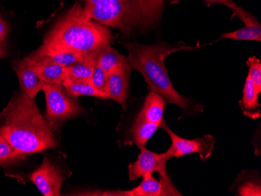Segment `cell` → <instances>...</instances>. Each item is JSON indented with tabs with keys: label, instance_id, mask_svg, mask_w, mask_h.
Segmentation results:
<instances>
[{
	"label": "cell",
	"instance_id": "obj_1",
	"mask_svg": "<svg viewBox=\"0 0 261 196\" xmlns=\"http://www.w3.org/2000/svg\"><path fill=\"white\" fill-rule=\"evenodd\" d=\"M0 137L27 155L57 146L49 123L33 99L21 91L14 93L0 114Z\"/></svg>",
	"mask_w": 261,
	"mask_h": 196
},
{
	"label": "cell",
	"instance_id": "obj_2",
	"mask_svg": "<svg viewBox=\"0 0 261 196\" xmlns=\"http://www.w3.org/2000/svg\"><path fill=\"white\" fill-rule=\"evenodd\" d=\"M124 45L128 51L127 59L129 66L142 74L151 91L161 95L168 103L179 106L184 112L201 109L175 90L164 64L166 58L171 54L181 50H193L196 48L188 46L181 42L156 45L132 42L124 43Z\"/></svg>",
	"mask_w": 261,
	"mask_h": 196
},
{
	"label": "cell",
	"instance_id": "obj_3",
	"mask_svg": "<svg viewBox=\"0 0 261 196\" xmlns=\"http://www.w3.org/2000/svg\"><path fill=\"white\" fill-rule=\"evenodd\" d=\"M113 39L109 27L89 18L84 7L75 4L47 34L43 45L50 49L86 55L111 45Z\"/></svg>",
	"mask_w": 261,
	"mask_h": 196
},
{
	"label": "cell",
	"instance_id": "obj_4",
	"mask_svg": "<svg viewBox=\"0 0 261 196\" xmlns=\"http://www.w3.org/2000/svg\"><path fill=\"white\" fill-rule=\"evenodd\" d=\"M164 0H102L84 12L89 18L107 27L133 33L136 29L145 32L161 20Z\"/></svg>",
	"mask_w": 261,
	"mask_h": 196
},
{
	"label": "cell",
	"instance_id": "obj_5",
	"mask_svg": "<svg viewBox=\"0 0 261 196\" xmlns=\"http://www.w3.org/2000/svg\"><path fill=\"white\" fill-rule=\"evenodd\" d=\"M42 91L46 99L45 118L52 130H57L64 121L83 112V108L62 85L45 84Z\"/></svg>",
	"mask_w": 261,
	"mask_h": 196
},
{
	"label": "cell",
	"instance_id": "obj_6",
	"mask_svg": "<svg viewBox=\"0 0 261 196\" xmlns=\"http://www.w3.org/2000/svg\"><path fill=\"white\" fill-rule=\"evenodd\" d=\"M140 154L137 160L128 166L129 179L130 181L138 179L146 174L158 173L161 177V182L164 188V195H181L176 190L166 171V163L171 156L167 152L164 153H155L149 151L145 146H139Z\"/></svg>",
	"mask_w": 261,
	"mask_h": 196
},
{
	"label": "cell",
	"instance_id": "obj_7",
	"mask_svg": "<svg viewBox=\"0 0 261 196\" xmlns=\"http://www.w3.org/2000/svg\"><path fill=\"white\" fill-rule=\"evenodd\" d=\"M160 128H163L171 137V146L167 153L171 157L179 158L186 155L197 153L202 160L206 161L212 155L215 144L214 136L207 134L193 140L186 139L173 132L164 120H163Z\"/></svg>",
	"mask_w": 261,
	"mask_h": 196
},
{
	"label": "cell",
	"instance_id": "obj_8",
	"mask_svg": "<svg viewBox=\"0 0 261 196\" xmlns=\"http://www.w3.org/2000/svg\"><path fill=\"white\" fill-rule=\"evenodd\" d=\"M65 177L47 157L42 164L30 175V180L45 196L61 195Z\"/></svg>",
	"mask_w": 261,
	"mask_h": 196
},
{
	"label": "cell",
	"instance_id": "obj_9",
	"mask_svg": "<svg viewBox=\"0 0 261 196\" xmlns=\"http://www.w3.org/2000/svg\"><path fill=\"white\" fill-rule=\"evenodd\" d=\"M11 67L18 77L20 91L31 99H35L36 95L42 90L45 83L35 71L33 63L29 55L23 59L13 61Z\"/></svg>",
	"mask_w": 261,
	"mask_h": 196
},
{
	"label": "cell",
	"instance_id": "obj_10",
	"mask_svg": "<svg viewBox=\"0 0 261 196\" xmlns=\"http://www.w3.org/2000/svg\"><path fill=\"white\" fill-rule=\"evenodd\" d=\"M130 71L132 68L127 62V64L114 69L108 74L107 96L121 104L124 110H126L127 106Z\"/></svg>",
	"mask_w": 261,
	"mask_h": 196
},
{
	"label": "cell",
	"instance_id": "obj_11",
	"mask_svg": "<svg viewBox=\"0 0 261 196\" xmlns=\"http://www.w3.org/2000/svg\"><path fill=\"white\" fill-rule=\"evenodd\" d=\"M35 71L45 84L63 85L67 75V67L54 62L47 57L34 52L29 55Z\"/></svg>",
	"mask_w": 261,
	"mask_h": 196
},
{
	"label": "cell",
	"instance_id": "obj_12",
	"mask_svg": "<svg viewBox=\"0 0 261 196\" xmlns=\"http://www.w3.org/2000/svg\"><path fill=\"white\" fill-rule=\"evenodd\" d=\"M234 15L241 19L245 27L234 32L223 34V39H234V40L260 41L261 26L258 20L246 10L241 7L236 6L231 9Z\"/></svg>",
	"mask_w": 261,
	"mask_h": 196
},
{
	"label": "cell",
	"instance_id": "obj_13",
	"mask_svg": "<svg viewBox=\"0 0 261 196\" xmlns=\"http://www.w3.org/2000/svg\"><path fill=\"white\" fill-rule=\"evenodd\" d=\"M166 101L161 95L150 91L145 99L144 105L138 118L150 123L161 124L164 120Z\"/></svg>",
	"mask_w": 261,
	"mask_h": 196
},
{
	"label": "cell",
	"instance_id": "obj_14",
	"mask_svg": "<svg viewBox=\"0 0 261 196\" xmlns=\"http://www.w3.org/2000/svg\"><path fill=\"white\" fill-rule=\"evenodd\" d=\"M100 49L87 54L82 61L67 67L65 80L89 81L97 62V57Z\"/></svg>",
	"mask_w": 261,
	"mask_h": 196
},
{
	"label": "cell",
	"instance_id": "obj_15",
	"mask_svg": "<svg viewBox=\"0 0 261 196\" xmlns=\"http://www.w3.org/2000/svg\"><path fill=\"white\" fill-rule=\"evenodd\" d=\"M142 182L139 186L130 191H110L104 192L102 195L126 196H161L164 195V188L161 181H158L152 174H146L142 177Z\"/></svg>",
	"mask_w": 261,
	"mask_h": 196
},
{
	"label": "cell",
	"instance_id": "obj_16",
	"mask_svg": "<svg viewBox=\"0 0 261 196\" xmlns=\"http://www.w3.org/2000/svg\"><path fill=\"white\" fill-rule=\"evenodd\" d=\"M258 96L259 95L256 92L253 81L248 76L243 88V99L240 102V106L246 115L253 118L259 116V107L260 105L258 101Z\"/></svg>",
	"mask_w": 261,
	"mask_h": 196
},
{
	"label": "cell",
	"instance_id": "obj_17",
	"mask_svg": "<svg viewBox=\"0 0 261 196\" xmlns=\"http://www.w3.org/2000/svg\"><path fill=\"white\" fill-rule=\"evenodd\" d=\"M97 64L108 74L114 69L127 64V57L111 47V45H108L101 48L99 50Z\"/></svg>",
	"mask_w": 261,
	"mask_h": 196
},
{
	"label": "cell",
	"instance_id": "obj_18",
	"mask_svg": "<svg viewBox=\"0 0 261 196\" xmlns=\"http://www.w3.org/2000/svg\"><path fill=\"white\" fill-rule=\"evenodd\" d=\"M38 55L47 57L52 60L54 62L64 66L68 67L72 65L79 61H82L86 55H80L75 52H67V51L57 50V49H50L45 45H42L39 49L35 51Z\"/></svg>",
	"mask_w": 261,
	"mask_h": 196
},
{
	"label": "cell",
	"instance_id": "obj_19",
	"mask_svg": "<svg viewBox=\"0 0 261 196\" xmlns=\"http://www.w3.org/2000/svg\"><path fill=\"white\" fill-rule=\"evenodd\" d=\"M161 124L150 123L136 118L132 129L133 142L139 146H146L149 138L156 132Z\"/></svg>",
	"mask_w": 261,
	"mask_h": 196
},
{
	"label": "cell",
	"instance_id": "obj_20",
	"mask_svg": "<svg viewBox=\"0 0 261 196\" xmlns=\"http://www.w3.org/2000/svg\"><path fill=\"white\" fill-rule=\"evenodd\" d=\"M67 93L73 97L77 96H92V97L108 99V96L98 92L89 81L64 80L62 85Z\"/></svg>",
	"mask_w": 261,
	"mask_h": 196
},
{
	"label": "cell",
	"instance_id": "obj_21",
	"mask_svg": "<svg viewBox=\"0 0 261 196\" xmlns=\"http://www.w3.org/2000/svg\"><path fill=\"white\" fill-rule=\"evenodd\" d=\"M27 156L12 146L7 140L0 137V166L14 164Z\"/></svg>",
	"mask_w": 261,
	"mask_h": 196
},
{
	"label": "cell",
	"instance_id": "obj_22",
	"mask_svg": "<svg viewBox=\"0 0 261 196\" xmlns=\"http://www.w3.org/2000/svg\"><path fill=\"white\" fill-rule=\"evenodd\" d=\"M108 73L104 71L103 69L96 62L93 73L91 77L89 82L98 92L107 96V86H108Z\"/></svg>",
	"mask_w": 261,
	"mask_h": 196
},
{
	"label": "cell",
	"instance_id": "obj_23",
	"mask_svg": "<svg viewBox=\"0 0 261 196\" xmlns=\"http://www.w3.org/2000/svg\"><path fill=\"white\" fill-rule=\"evenodd\" d=\"M249 67V77L254 85L258 95L261 93V63L256 57H250L246 62Z\"/></svg>",
	"mask_w": 261,
	"mask_h": 196
},
{
	"label": "cell",
	"instance_id": "obj_24",
	"mask_svg": "<svg viewBox=\"0 0 261 196\" xmlns=\"http://www.w3.org/2000/svg\"><path fill=\"white\" fill-rule=\"evenodd\" d=\"M9 33L7 22L0 17V58H4L7 53V38Z\"/></svg>",
	"mask_w": 261,
	"mask_h": 196
},
{
	"label": "cell",
	"instance_id": "obj_25",
	"mask_svg": "<svg viewBox=\"0 0 261 196\" xmlns=\"http://www.w3.org/2000/svg\"><path fill=\"white\" fill-rule=\"evenodd\" d=\"M240 195H258L261 194L260 186L256 183L248 182L243 184L239 191Z\"/></svg>",
	"mask_w": 261,
	"mask_h": 196
},
{
	"label": "cell",
	"instance_id": "obj_26",
	"mask_svg": "<svg viewBox=\"0 0 261 196\" xmlns=\"http://www.w3.org/2000/svg\"><path fill=\"white\" fill-rule=\"evenodd\" d=\"M207 4H221V5L226 6L228 8L232 9L236 7L233 0H204Z\"/></svg>",
	"mask_w": 261,
	"mask_h": 196
},
{
	"label": "cell",
	"instance_id": "obj_27",
	"mask_svg": "<svg viewBox=\"0 0 261 196\" xmlns=\"http://www.w3.org/2000/svg\"><path fill=\"white\" fill-rule=\"evenodd\" d=\"M85 4V9L91 8L96 4H99L102 0H82Z\"/></svg>",
	"mask_w": 261,
	"mask_h": 196
}]
</instances>
